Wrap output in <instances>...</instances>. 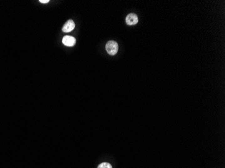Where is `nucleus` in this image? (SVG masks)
Here are the masks:
<instances>
[{
    "mask_svg": "<svg viewBox=\"0 0 225 168\" xmlns=\"http://www.w3.org/2000/svg\"><path fill=\"white\" fill-rule=\"evenodd\" d=\"M106 51L110 55H115L118 51V44L113 41H109L106 45Z\"/></svg>",
    "mask_w": 225,
    "mask_h": 168,
    "instance_id": "obj_1",
    "label": "nucleus"
},
{
    "mask_svg": "<svg viewBox=\"0 0 225 168\" xmlns=\"http://www.w3.org/2000/svg\"><path fill=\"white\" fill-rule=\"evenodd\" d=\"M125 21L127 25L130 26L135 25L138 22V16H137L135 14H134V13H131V14H130L127 16Z\"/></svg>",
    "mask_w": 225,
    "mask_h": 168,
    "instance_id": "obj_2",
    "label": "nucleus"
},
{
    "mask_svg": "<svg viewBox=\"0 0 225 168\" xmlns=\"http://www.w3.org/2000/svg\"><path fill=\"white\" fill-rule=\"evenodd\" d=\"M62 42L64 45L67 47H73L76 45V38L71 36H65L63 38Z\"/></svg>",
    "mask_w": 225,
    "mask_h": 168,
    "instance_id": "obj_3",
    "label": "nucleus"
},
{
    "mask_svg": "<svg viewBox=\"0 0 225 168\" xmlns=\"http://www.w3.org/2000/svg\"><path fill=\"white\" fill-rule=\"evenodd\" d=\"M75 28V24L74 22V21L72 20H68L65 23V24L64 25L63 28H62V31L64 32H69L72 31Z\"/></svg>",
    "mask_w": 225,
    "mask_h": 168,
    "instance_id": "obj_4",
    "label": "nucleus"
},
{
    "mask_svg": "<svg viewBox=\"0 0 225 168\" xmlns=\"http://www.w3.org/2000/svg\"><path fill=\"white\" fill-rule=\"evenodd\" d=\"M97 168H113V167H112V166L110 164V163H107V162H104V163H100V164H99Z\"/></svg>",
    "mask_w": 225,
    "mask_h": 168,
    "instance_id": "obj_5",
    "label": "nucleus"
},
{
    "mask_svg": "<svg viewBox=\"0 0 225 168\" xmlns=\"http://www.w3.org/2000/svg\"><path fill=\"white\" fill-rule=\"evenodd\" d=\"M39 2L42 3H47L48 2H49V0H40Z\"/></svg>",
    "mask_w": 225,
    "mask_h": 168,
    "instance_id": "obj_6",
    "label": "nucleus"
}]
</instances>
